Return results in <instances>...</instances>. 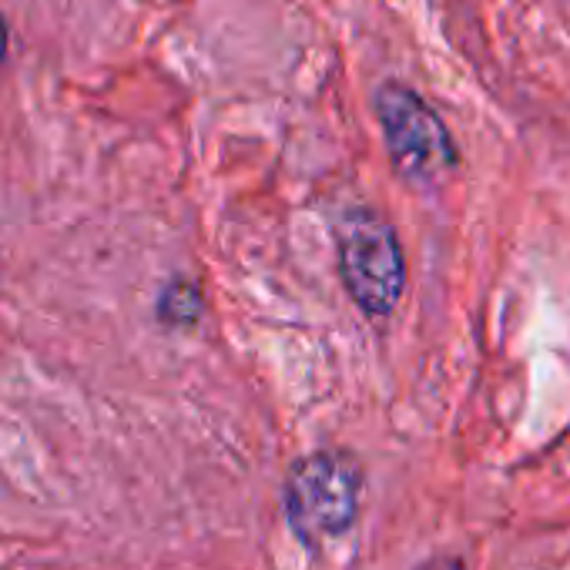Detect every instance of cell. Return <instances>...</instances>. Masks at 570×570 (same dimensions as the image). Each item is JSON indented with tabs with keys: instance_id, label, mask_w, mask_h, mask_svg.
I'll return each instance as SVG.
<instances>
[{
	"instance_id": "6da1fadb",
	"label": "cell",
	"mask_w": 570,
	"mask_h": 570,
	"mask_svg": "<svg viewBox=\"0 0 570 570\" xmlns=\"http://www.w3.org/2000/svg\"><path fill=\"white\" fill-rule=\"evenodd\" d=\"M363 466L343 450H316L303 456L285 480V520L293 533L316 547L343 537L360 513Z\"/></svg>"
},
{
	"instance_id": "7a4b0ae2",
	"label": "cell",
	"mask_w": 570,
	"mask_h": 570,
	"mask_svg": "<svg viewBox=\"0 0 570 570\" xmlns=\"http://www.w3.org/2000/svg\"><path fill=\"white\" fill-rule=\"evenodd\" d=\"M336 242L340 272L353 303L366 316H390L406 285V262L393 225L370 208H353L340 218Z\"/></svg>"
},
{
	"instance_id": "3957f363",
	"label": "cell",
	"mask_w": 570,
	"mask_h": 570,
	"mask_svg": "<svg viewBox=\"0 0 570 570\" xmlns=\"http://www.w3.org/2000/svg\"><path fill=\"white\" fill-rule=\"evenodd\" d=\"M376 118L390 161L410 185H436L456 168L460 155L443 118L413 88L400 81L380 85Z\"/></svg>"
},
{
	"instance_id": "277c9868",
	"label": "cell",
	"mask_w": 570,
	"mask_h": 570,
	"mask_svg": "<svg viewBox=\"0 0 570 570\" xmlns=\"http://www.w3.org/2000/svg\"><path fill=\"white\" fill-rule=\"evenodd\" d=\"M198 313V293L185 282H175L171 289L161 296V320L168 323H191Z\"/></svg>"
},
{
	"instance_id": "5b68a950",
	"label": "cell",
	"mask_w": 570,
	"mask_h": 570,
	"mask_svg": "<svg viewBox=\"0 0 570 570\" xmlns=\"http://www.w3.org/2000/svg\"><path fill=\"white\" fill-rule=\"evenodd\" d=\"M416 570H466V563L460 557H433V560L420 563Z\"/></svg>"
},
{
	"instance_id": "8992f818",
	"label": "cell",
	"mask_w": 570,
	"mask_h": 570,
	"mask_svg": "<svg viewBox=\"0 0 570 570\" xmlns=\"http://www.w3.org/2000/svg\"><path fill=\"white\" fill-rule=\"evenodd\" d=\"M8 55H11V28H8L4 11H0V65L8 61Z\"/></svg>"
}]
</instances>
